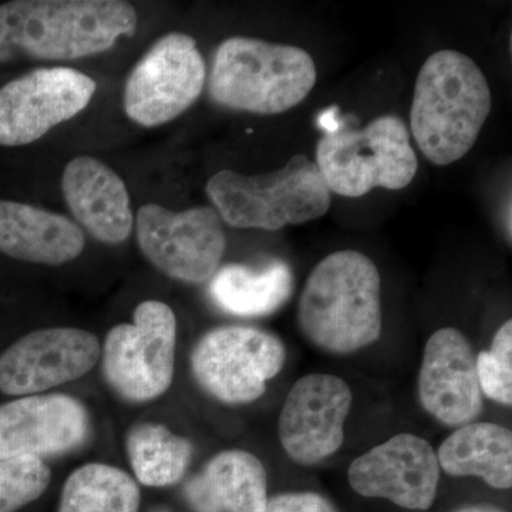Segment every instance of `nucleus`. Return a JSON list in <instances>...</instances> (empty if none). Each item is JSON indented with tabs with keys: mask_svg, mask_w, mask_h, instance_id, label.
Segmentation results:
<instances>
[{
	"mask_svg": "<svg viewBox=\"0 0 512 512\" xmlns=\"http://www.w3.org/2000/svg\"><path fill=\"white\" fill-rule=\"evenodd\" d=\"M137 10L121 0H12L0 5V66L70 62L136 35Z\"/></svg>",
	"mask_w": 512,
	"mask_h": 512,
	"instance_id": "obj_1",
	"label": "nucleus"
},
{
	"mask_svg": "<svg viewBox=\"0 0 512 512\" xmlns=\"http://www.w3.org/2000/svg\"><path fill=\"white\" fill-rule=\"evenodd\" d=\"M306 339L329 355L348 356L382 335V278L375 262L357 251L323 258L306 279L298 305Z\"/></svg>",
	"mask_w": 512,
	"mask_h": 512,
	"instance_id": "obj_2",
	"label": "nucleus"
},
{
	"mask_svg": "<svg viewBox=\"0 0 512 512\" xmlns=\"http://www.w3.org/2000/svg\"><path fill=\"white\" fill-rule=\"evenodd\" d=\"M493 96L484 73L457 50H439L421 67L414 86L410 127L423 156L434 165L461 160L490 116Z\"/></svg>",
	"mask_w": 512,
	"mask_h": 512,
	"instance_id": "obj_3",
	"label": "nucleus"
},
{
	"mask_svg": "<svg viewBox=\"0 0 512 512\" xmlns=\"http://www.w3.org/2000/svg\"><path fill=\"white\" fill-rule=\"evenodd\" d=\"M316 77L312 56L301 47L235 36L218 46L208 89L227 109L274 116L301 104Z\"/></svg>",
	"mask_w": 512,
	"mask_h": 512,
	"instance_id": "obj_4",
	"label": "nucleus"
},
{
	"mask_svg": "<svg viewBox=\"0 0 512 512\" xmlns=\"http://www.w3.org/2000/svg\"><path fill=\"white\" fill-rule=\"evenodd\" d=\"M207 194L221 220L231 227L265 231L318 220L332 202L318 165L303 154L272 173L222 170L208 181Z\"/></svg>",
	"mask_w": 512,
	"mask_h": 512,
	"instance_id": "obj_5",
	"label": "nucleus"
},
{
	"mask_svg": "<svg viewBox=\"0 0 512 512\" xmlns=\"http://www.w3.org/2000/svg\"><path fill=\"white\" fill-rule=\"evenodd\" d=\"M316 165L330 192L359 198L376 188L402 190L416 177L417 156L406 124L382 116L365 128H328L316 147Z\"/></svg>",
	"mask_w": 512,
	"mask_h": 512,
	"instance_id": "obj_6",
	"label": "nucleus"
},
{
	"mask_svg": "<svg viewBox=\"0 0 512 512\" xmlns=\"http://www.w3.org/2000/svg\"><path fill=\"white\" fill-rule=\"evenodd\" d=\"M177 318L167 303L144 301L133 323L114 326L103 348L107 383L128 402L163 396L173 383Z\"/></svg>",
	"mask_w": 512,
	"mask_h": 512,
	"instance_id": "obj_7",
	"label": "nucleus"
},
{
	"mask_svg": "<svg viewBox=\"0 0 512 512\" xmlns=\"http://www.w3.org/2000/svg\"><path fill=\"white\" fill-rule=\"evenodd\" d=\"M284 342L251 326H221L205 333L191 353V370L204 392L227 404L261 399L284 369Z\"/></svg>",
	"mask_w": 512,
	"mask_h": 512,
	"instance_id": "obj_8",
	"label": "nucleus"
},
{
	"mask_svg": "<svg viewBox=\"0 0 512 512\" xmlns=\"http://www.w3.org/2000/svg\"><path fill=\"white\" fill-rule=\"evenodd\" d=\"M207 64L197 40L171 32L138 60L124 86V111L141 127H158L185 113L200 99Z\"/></svg>",
	"mask_w": 512,
	"mask_h": 512,
	"instance_id": "obj_9",
	"label": "nucleus"
},
{
	"mask_svg": "<svg viewBox=\"0 0 512 512\" xmlns=\"http://www.w3.org/2000/svg\"><path fill=\"white\" fill-rule=\"evenodd\" d=\"M134 224L140 251L175 281L204 284L221 268L227 238L215 208L201 205L177 212L146 204Z\"/></svg>",
	"mask_w": 512,
	"mask_h": 512,
	"instance_id": "obj_10",
	"label": "nucleus"
},
{
	"mask_svg": "<svg viewBox=\"0 0 512 512\" xmlns=\"http://www.w3.org/2000/svg\"><path fill=\"white\" fill-rule=\"evenodd\" d=\"M97 84L72 67H39L0 87V146L36 143L82 113Z\"/></svg>",
	"mask_w": 512,
	"mask_h": 512,
	"instance_id": "obj_11",
	"label": "nucleus"
},
{
	"mask_svg": "<svg viewBox=\"0 0 512 512\" xmlns=\"http://www.w3.org/2000/svg\"><path fill=\"white\" fill-rule=\"evenodd\" d=\"M352 404V389L339 376L311 373L296 380L278 420L279 441L288 457L313 466L338 453Z\"/></svg>",
	"mask_w": 512,
	"mask_h": 512,
	"instance_id": "obj_12",
	"label": "nucleus"
},
{
	"mask_svg": "<svg viewBox=\"0 0 512 512\" xmlns=\"http://www.w3.org/2000/svg\"><path fill=\"white\" fill-rule=\"evenodd\" d=\"M441 470L433 446L400 433L370 448L350 464L348 480L363 497L380 498L412 511H427L439 491Z\"/></svg>",
	"mask_w": 512,
	"mask_h": 512,
	"instance_id": "obj_13",
	"label": "nucleus"
},
{
	"mask_svg": "<svg viewBox=\"0 0 512 512\" xmlns=\"http://www.w3.org/2000/svg\"><path fill=\"white\" fill-rule=\"evenodd\" d=\"M101 355L96 335L76 328L35 330L0 355V390L32 396L90 372Z\"/></svg>",
	"mask_w": 512,
	"mask_h": 512,
	"instance_id": "obj_14",
	"label": "nucleus"
},
{
	"mask_svg": "<svg viewBox=\"0 0 512 512\" xmlns=\"http://www.w3.org/2000/svg\"><path fill=\"white\" fill-rule=\"evenodd\" d=\"M417 393L421 407L447 427L473 423L483 414L476 353L461 330L441 328L427 340Z\"/></svg>",
	"mask_w": 512,
	"mask_h": 512,
	"instance_id": "obj_15",
	"label": "nucleus"
},
{
	"mask_svg": "<svg viewBox=\"0 0 512 512\" xmlns=\"http://www.w3.org/2000/svg\"><path fill=\"white\" fill-rule=\"evenodd\" d=\"M89 433L86 407L66 394H32L0 406V460L62 456Z\"/></svg>",
	"mask_w": 512,
	"mask_h": 512,
	"instance_id": "obj_16",
	"label": "nucleus"
},
{
	"mask_svg": "<svg viewBox=\"0 0 512 512\" xmlns=\"http://www.w3.org/2000/svg\"><path fill=\"white\" fill-rule=\"evenodd\" d=\"M62 191L74 220L97 241L117 245L130 237V194L123 178L99 158L74 157L64 168Z\"/></svg>",
	"mask_w": 512,
	"mask_h": 512,
	"instance_id": "obj_17",
	"label": "nucleus"
},
{
	"mask_svg": "<svg viewBox=\"0 0 512 512\" xmlns=\"http://www.w3.org/2000/svg\"><path fill=\"white\" fill-rule=\"evenodd\" d=\"M82 228L57 212L0 200V254L30 264L59 266L84 251Z\"/></svg>",
	"mask_w": 512,
	"mask_h": 512,
	"instance_id": "obj_18",
	"label": "nucleus"
},
{
	"mask_svg": "<svg viewBox=\"0 0 512 512\" xmlns=\"http://www.w3.org/2000/svg\"><path fill=\"white\" fill-rule=\"evenodd\" d=\"M184 495L194 512H266L268 474L249 451L225 450L187 481Z\"/></svg>",
	"mask_w": 512,
	"mask_h": 512,
	"instance_id": "obj_19",
	"label": "nucleus"
},
{
	"mask_svg": "<svg viewBox=\"0 0 512 512\" xmlns=\"http://www.w3.org/2000/svg\"><path fill=\"white\" fill-rule=\"evenodd\" d=\"M437 453L451 477H477L495 490L512 485V433L501 424L473 421L457 427Z\"/></svg>",
	"mask_w": 512,
	"mask_h": 512,
	"instance_id": "obj_20",
	"label": "nucleus"
},
{
	"mask_svg": "<svg viewBox=\"0 0 512 512\" xmlns=\"http://www.w3.org/2000/svg\"><path fill=\"white\" fill-rule=\"evenodd\" d=\"M293 288L291 266L276 259L262 269L241 264L221 266L212 276L208 292L212 302L229 315L262 318L282 308Z\"/></svg>",
	"mask_w": 512,
	"mask_h": 512,
	"instance_id": "obj_21",
	"label": "nucleus"
},
{
	"mask_svg": "<svg viewBox=\"0 0 512 512\" xmlns=\"http://www.w3.org/2000/svg\"><path fill=\"white\" fill-rule=\"evenodd\" d=\"M127 456L136 478L147 487L177 484L190 467L192 444L163 424L134 426L127 436Z\"/></svg>",
	"mask_w": 512,
	"mask_h": 512,
	"instance_id": "obj_22",
	"label": "nucleus"
},
{
	"mask_svg": "<svg viewBox=\"0 0 512 512\" xmlns=\"http://www.w3.org/2000/svg\"><path fill=\"white\" fill-rule=\"evenodd\" d=\"M140 490L120 468L92 463L77 468L60 497L59 512H138Z\"/></svg>",
	"mask_w": 512,
	"mask_h": 512,
	"instance_id": "obj_23",
	"label": "nucleus"
},
{
	"mask_svg": "<svg viewBox=\"0 0 512 512\" xmlns=\"http://www.w3.org/2000/svg\"><path fill=\"white\" fill-rule=\"evenodd\" d=\"M50 470L37 457L0 460V512H16L49 487Z\"/></svg>",
	"mask_w": 512,
	"mask_h": 512,
	"instance_id": "obj_24",
	"label": "nucleus"
},
{
	"mask_svg": "<svg viewBox=\"0 0 512 512\" xmlns=\"http://www.w3.org/2000/svg\"><path fill=\"white\" fill-rule=\"evenodd\" d=\"M481 393L501 406L512 404V320L495 332L490 349L476 356Z\"/></svg>",
	"mask_w": 512,
	"mask_h": 512,
	"instance_id": "obj_25",
	"label": "nucleus"
},
{
	"mask_svg": "<svg viewBox=\"0 0 512 512\" xmlns=\"http://www.w3.org/2000/svg\"><path fill=\"white\" fill-rule=\"evenodd\" d=\"M266 512H339L328 498L312 491H292L269 498Z\"/></svg>",
	"mask_w": 512,
	"mask_h": 512,
	"instance_id": "obj_26",
	"label": "nucleus"
},
{
	"mask_svg": "<svg viewBox=\"0 0 512 512\" xmlns=\"http://www.w3.org/2000/svg\"><path fill=\"white\" fill-rule=\"evenodd\" d=\"M454 512H505L501 510V508L495 507V505L488 504H476V505H466V507L458 508L457 511Z\"/></svg>",
	"mask_w": 512,
	"mask_h": 512,
	"instance_id": "obj_27",
	"label": "nucleus"
},
{
	"mask_svg": "<svg viewBox=\"0 0 512 512\" xmlns=\"http://www.w3.org/2000/svg\"><path fill=\"white\" fill-rule=\"evenodd\" d=\"M158 512H165V511H158Z\"/></svg>",
	"mask_w": 512,
	"mask_h": 512,
	"instance_id": "obj_28",
	"label": "nucleus"
}]
</instances>
